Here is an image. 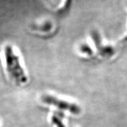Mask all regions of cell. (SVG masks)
I'll list each match as a JSON object with an SVG mask.
<instances>
[{
  "label": "cell",
  "mask_w": 127,
  "mask_h": 127,
  "mask_svg": "<svg viewBox=\"0 0 127 127\" xmlns=\"http://www.w3.org/2000/svg\"><path fill=\"white\" fill-rule=\"evenodd\" d=\"M52 122L55 125H56L57 127H65V126L63 124L62 121L57 117L56 116L53 117Z\"/></svg>",
  "instance_id": "3957f363"
},
{
  "label": "cell",
  "mask_w": 127,
  "mask_h": 127,
  "mask_svg": "<svg viewBox=\"0 0 127 127\" xmlns=\"http://www.w3.org/2000/svg\"><path fill=\"white\" fill-rule=\"evenodd\" d=\"M41 101L46 104L53 105L61 110L68 111L74 114H78L80 112V109L77 105L67 101L60 100L52 95H43L41 97Z\"/></svg>",
  "instance_id": "7a4b0ae2"
},
{
  "label": "cell",
  "mask_w": 127,
  "mask_h": 127,
  "mask_svg": "<svg viewBox=\"0 0 127 127\" xmlns=\"http://www.w3.org/2000/svg\"><path fill=\"white\" fill-rule=\"evenodd\" d=\"M7 73L12 80L18 85L26 83L28 77L21 66L20 57L13 46L6 45L3 49Z\"/></svg>",
  "instance_id": "6da1fadb"
}]
</instances>
